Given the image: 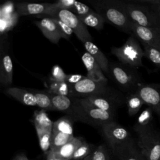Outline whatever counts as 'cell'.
<instances>
[{
  "label": "cell",
  "instance_id": "25",
  "mask_svg": "<svg viewBox=\"0 0 160 160\" xmlns=\"http://www.w3.org/2000/svg\"><path fill=\"white\" fill-rule=\"evenodd\" d=\"M72 121L68 116H63L53 122L52 131L74 136Z\"/></svg>",
  "mask_w": 160,
  "mask_h": 160
},
{
  "label": "cell",
  "instance_id": "21",
  "mask_svg": "<svg viewBox=\"0 0 160 160\" xmlns=\"http://www.w3.org/2000/svg\"><path fill=\"white\" fill-rule=\"evenodd\" d=\"M31 121L34 125L36 130L52 131L54 122L51 120L44 110L35 111Z\"/></svg>",
  "mask_w": 160,
  "mask_h": 160
},
{
  "label": "cell",
  "instance_id": "3",
  "mask_svg": "<svg viewBox=\"0 0 160 160\" xmlns=\"http://www.w3.org/2000/svg\"><path fill=\"white\" fill-rule=\"evenodd\" d=\"M111 53L121 64L129 68L136 69L143 66L142 58L144 56V51L138 39L132 34L129 36L122 46L113 47Z\"/></svg>",
  "mask_w": 160,
  "mask_h": 160
},
{
  "label": "cell",
  "instance_id": "24",
  "mask_svg": "<svg viewBox=\"0 0 160 160\" xmlns=\"http://www.w3.org/2000/svg\"><path fill=\"white\" fill-rule=\"evenodd\" d=\"M79 18L84 25L86 26H90L98 31H100L102 29L105 22L104 19L94 11L85 16Z\"/></svg>",
  "mask_w": 160,
  "mask_h": 160
},
{
  "label": "cell",
  "instance_id": "11",
  "mask_svg": "<svg viewBox=\"0 0 160 160\" xmlns=\"http://www.w3.org/2000/svg\"><path fill=\"white\" fill-rule=\"evenodd\" d=\"M130 29L131 34L141 42L160 51V28L143 27L131 21Z\"/></svg>",
  "mask_w": 160,
  "mask_h": 160
},
{
  "label": "cell",
  "instance_id": "16",
  "mask_svg": "<svg viewBox=\"0 0 160 160\" xmlns=\"http://www.w3.org/2000/svg\"><path fill=\"white\" fill-rule=\"evenodd\" d=\"M81 59L87 70V78L95 81H108L101 67L91 54L86 51L82 55Z\"/></svg>",
  "mask_w": 160,
  "mask_h": 160
},
{
  "label": "cell",
  "instance_id": "20",
  "mask_svg": "<svg viewBox=\"0 0 160 160\" xmlns=\"http://www.w3.org/2000/svg\"><path fill=\"white\" fill-rule=\"evenodd\" d=\"M85 140L81 137H74L70 141L61 147L60 148L53 150L55 153L60 158L65 160H70L76 150V149Z\"/></svg>",
  "mask_w": 160,
  "mask_h": 160
},
{
  "label": "cell",
  "instance_id": "33",
  "mask_svg": "<svg viewBox=\"0 0 160 160\" xmlns=\"http://www.w3.org/2000/svg\"><path fill=\"white\" fill-rule=\"evenodd\" d=\"M67 74L64 72L62 69L58 65H54L51 71L49 81L62 82H65Z\"/></svg>",
  "mask_w": 160,
  "mask_h": 160
},
{
  "label": "cell",
  "instance_id": "23",
  "mask_svg": "<svg viewBox=\"0 0 160 160\" xmlns=\"http://www.w3.org/2000/svg\"><path fill=\"white\" fill-rule=\"evenodd\" d=\"M126 102L128 107V112L130 116H135L144 104L141 98L136 92H131L126 96Z\"/></svg>",
  "mask_w": 160,
  "mask_h": 160
},
{
  "label": "cell",
  "instance_id": "15",
  "mask_svg": "<svg viewBox=\"0 0 160 160\" xmlns=\"http://www.w3.org/2000/svg\"><path fill=\"white\" fill-rule=\"evenodd\" d=\"M113 153L118 160H146L133 138Z\"/></svg>",
  "mask_w": 160,
  "mask_h": 160
},
{
  "label": "cell",
  "instance_id": "27",
  "mask_svg": "<svg viewBox=\"0 0 160 160\" xmlns=\"http://www.w3.org/2000/svg\"><path fill=\"white\" fill-rule=\"evenodd\" d=\"M48 89L46 90L51 94L70 96V86L65 81L62 82L49 81Z\"/></svg>",
  "mask_w": 160,
  "mask_h": 160
},
{
  "label": "cell",
  "instance_id": "19",
  "mask_svg": "<svg viewBox=\"0 0 160 160\" xmlns=\"http://www.w3.org/2000/svg\"><path fill=\"white\" fill-rule=\"evenodd\" d=\"M83 45L86 52L92 56L101 67L102 71L105 73H109L110 65L108 59L101 49L91 41L85 42Z\"/></svg>",
  "mask_w": 160,
  "mask_h": 160
},
{
  "label": "cell",
  "instance_id": "30",
  "mask_svg": "<svg viewBox=\"0 0 160 160\" xmlns=\"http://www.w3.org/2000/svg\"><path fill=\"white\" fill-rule=\"evenodd\" d=\"M141 44L144 51V56L155 66L160 68V51L144 42H141Z\"/></svg>",
  "mask_w": 160,
  "mask_h": 160
},
{
  "label": "cell",
  "instance_id": "4",
  "mask_svg": "<svg viewBox=\"0 0 160 160\" xmlns=\"http://www.w3.org/2000/svg\"><path fill=\"white\" fill-rule=\"evenodd\" d=\"M124 7L132 22L143 27L160 28V17L150 6L132 1H124Z\"/></svg>",
  "mask_w": 160,
  "mask_h": 160
},
{
  "label": "cell",
  "instance_id": "18",
  "mask_svg": "<svg viewBox=\"0 0 160 160\" xmlns=\"http://www.w3.org/2000/svg\"><path fill=\"white\" fill-rule=\"evenodd\" d=\"M13 66L11 58L7 54H2L0 61V82L3 86L12 84Z\"/></svg>",
  "mask_w": 160,
  "mask_h": 160
},
{
  "label": "cell",
  "instance_id": "35",
  "mask_svg": "<svg viewBox=\"0 0 160 160\" xmlns=\"http://www.w3.org/2000/svg\"><path fill=\"white\" fill-rule=\"evenodd\" d=\"M71 11L76 14L78 16L81 17L91 12L92 11H93V10L86 4L75 1L73 8Z\"/></svg>",
  "mask_w": 160,
  "mask_h": 160
},
{
  "label": "cell",
  "instance_id": "42",
  "mask_svg": "<svg viewBox=\"0 0 160 160\" xmlns=\"http://www.w3.org/2000/svg\"><path fill=\"white\" fill-rule=\"evenodd\" d=\"M70 160H72V159H70Z\"/></svg>",
  "mask_w": 160,
  "mask_h": 160
},
{
  "label": "cell",
  "instance_id": "5",
  "mask_svg": "<svg viewBox=\"0 0 160 160\" xmlns=\"http://www.w3.org/2000/svg\"><path fill=\"white\" fill-rule=\"evenodd\" d=\"M135 70L121 63L109 66V72L114 82L128 94L135 92L141 85L139 75Z\"/></svg>",
  "mask_w": 160,
  "mask_h": 160
},
{
  "label": "cell",
  "instance_id": "17",
  "mask_svg": "<svg viewBox=\"0 0 160 160\" xmlns=\"http://www.w3.org/2000/svg\"><path fill=\"white\" fill-rule=\"evenodd\" d=\"M5 92L24 105L30 106H36L35 96L30 89L11 87L6 89Z\"/></svg>",
  "mask_w": 160,
  "mask_h": 160
},
{
  "label": "cell",
  "instance_id": "36",
  "mask_svg": "<svg viewBox=\"0 0 160 160\" xmlns=\"http://www.w3.org/2000/svg\"><path fill=\"white\" fill-rule=\"evenodd\" d=\"M74 2V0H59L52 3V5L57 9H66L71 11Z\"/></svg>",
  "mask_w": 160,
  "mask_h": 160
},
{
  "label": "cell",
  "instance_id": "29",
  "mask_svg": "<svg viewBox=\"0 0 160 160\" xmlns=\"http://www.w3.org/2000/svg\"><path fill=\"white\" fill-rule=\"evenodd\" d=\"M38 137L39 144L41 150L46 154L51 149V136L52 131L36 130Z\"/></svg>",
  "mask_w": 160,
  "mask_h": 160
},
{
  "label": "cell",
  "instance_id": "22",
  "mask_svg": "<svg viewBox=\"0 0 160 160\" xmlns=\"http://www.w3.org/2000/svg\"><path fill=\"white\" fill-rule=\"evenodd\" d=\"M34 94L36 106L44 111H55L51 99V94L46 90L30 89Z\"/></svg>",
  "mask_w": 160,
  "mask_h": 160
},
{
  "label": "cell",
  "instance_id": "31",
  "mask_svg": "<svg viewBox=\"0 0 160 160\" xmlns=\"http://www.w3.org/2000/svg\"><path fill=\"white\" fill-rule=\"evenodd\" d=\"M152 110L149 107L146 108L140 114L134 126L137 127H142L151 124L152 121Z\"/></svg>",
  "mask_w": 160,
  "mask_h": 160
},
{
  "label": "cell",
  "instance_id": "37",
  "mask_svg": "<svg viewBox=\"0 0 160 160\" xmlns=\"http://www.w3.org/2000/svg\"><path fill=\"white\" fill-rule=\"evenodd\" d=\"M86 77V76H83L82 74H67L66 82L70 86H73L83 79H84Z\"/></svg>",
  "mask_w": 160,
  "mask_h": 160
},
{
  "label": "cell",
  "instance_id": "38",
  "mask_svg": "<svg viewBox=\"0 0 160 160\" xmlns=\"http://www.w3.org/2000/svg\"><path fill=\"white\" fill-rule=\"evenodd\" d=\"M45 154H46V160H65V159L60 158L59 156H58L55 153V152L52 149H50Z\"/></svg>",
  "mask_w": 160,
  "mask_h": 160
},
{
  "label": "cell",
  "instance_id": "43",
  "mask_svg": "<svg viewBox=\"0 0 160 160\" xmlns=\"http://www.w3.org/2000/svg\"></svg>",
  "mask_w": 160,
  "mask_h": 160
},
{
  "label": "cell",
  "instance_id": "39",
  "mask_svg": "<svg viewBox=\"0 0 160 160\" xmlns=\"http://www.w3.org/2000/svg\"><path fill=\"white\" fill-rule=\"evenodd\" d=\"M12 160H29L26 154L24 152H20L17 154L12 159Z\"/></svg>",
  "mask_w": 160,
  "mask_h": 160
},
{
  "label": "cell",
  "instance_id": "28",
  "mask_svg": "<svg viewBox=\"0 0 160 160\" xmlns=\"http://www.w3.org/2000/svg\"><path fill=\"white\" fill-rule=\"evenodd\" d=\"M74 136L66 134L60 132L52 131L51 136V149L56 150L69 141H70Z\"/></svg>",
  "mask_w": 160,
  "mask_h": 160
},
{
  "label": "cell",
  "instance_id": "2",
  "mask_svg": "<svg viewBox=\"0 0 160 160\" xmlns=\"http://www.w3.org/2000/svg\"><path fill=\"white\" fill-rule=\"evenodd\" d=\"M138 135L137 144L146 160H160V134L152 124L133 127Z\"/></svg>",
  "mask_w": 160,
  "mask_h": 160
},
{
  "label": "cell",
  "instance_id": "40",
  "mask_svg": "<svg viewBox=\"0 0 160 160\" xmlns=\"http://www.w3.org/2000/svg\"><path fill=\"white\" fill-rule=\"evenodd\" d=\"M158 14V16L160 17V4H156L154 6H152L151 7Z\"/></svg>",
  "mask_w": 160,
  "mask_h": 160
},
{
  "label": "cell",
  "instance_id": "34",
  "mask_svg": "<svg viewBox=\"0 0 160 160\" xmlns=\"http://www.w3.org/2000/svg\"><path fill=\"white\" fill-rule=\"evenodd\" d=\"M51 18L56 22L59 30L60 31L62 34V38L69 40L71 37L72 33H74L73 31L68 25H66L64 22H62L61 19H58V18H56V17H51Z\"/></svg>",
  "mask_w": 160,
  "mask_h": 160
},
{
  "label": "cell",
  "instance_id": "14",
  "mask_svg": "<svg viewBox=\"0 0 160 160\" xmlns=\"http://www.w3.org/2000/svg\"><path fill=\"white\" fill-rule=\"evenodd\" d=\"M34 24L51 42L58 44L59 40L62 38L56 22L51 17H44L38 21H35Z\"/></svg>",
  "mask_w": 160,
  "mask_h": 160
},
{
  "label": "cell",
  "instance_id": "32",
  "mask_svg": "<svg viewBox=\"0 0 160 160\" xmlns=\"http://www.w3.org/2000/svg\"><path fill=\"white\" fill-rule=\"evenodd\" d=\"M89 158L90 160H111L108 149L104 144L98 146Z\"/></svg>",
  "mask_w": 160,
  "mask_h": 160
},
{
  "label": "cell",
  "instance_id": "26",
  "mask_svg": "<svg viewBox=\"0 0 160 160\" xmlns=\"http://www.w3.org/2000/svg\"><path fill=\"white\" fill-rule=\"evenodd\" d=\"M96 147L91 144L84 141L75 151L71 159L72 160H84L86 158L90 156L96 149Z\"/></svg>",
  "mask_w": 160,
  "mask_h": 160
},
{
  "label": "cell",
  "instance_id": "41",
  "mask_svg": "<svg viewBox=\"0 0 160 160\" xmlns=\"http://www.w3.org/2000/svg\"><path fill=\"white\" fill-rule=\"evenodd\" d=\"M84 160H90V158H89V156L88 157L84 159Z\"/></svg>",
  "mask_w": 160,
  "mask_h": 160
},
{
  "label": "cell",
  "instance_id": "6",
  "mask_svg": "<svg viewBox=\"0 0 160 160\" xmlns=\"http://www.w3.org/2000/svg\"><path fill=\"white\" fill-rule=\"evenodd\" d=\"M101 128L102 133L112 152L125 145L132 139L130 132L115 121L106 123Z\"/></svg>",
  "mask_w": 160,
  "mask_h": 160
},
{
  "label": "cell",
  "instance_id": "7",
  "mask_svg": "<svg viewBox=\"0 0 160 160\" xmlns=\"http://www.w3.org/2000/svg\"><path fill=\"white\" fill-rule=\"evenodd\" d=\"M111 89L108 86V81H95L86 77L77 84L70 86V96L86 98L108 92Z\"/></svg>",
  "mask_w": 160,
  "mask_h": 160
},
{
  "label": "cell",
  "instance_id": "10",
  "mask_svg": "<svg viewBox=\"0 0 160 160\" xmlns=\"http://www.w3.org/2000/svg\"><path fill=\"white\" fill-rule=\"evenodd\" d=\"M78 99L86 117L88 124L101 127L106 123L114 121L115 114L94 106L85 98Z\"/></svg>",
  "mask_w": 160,
  "mask_h": 160
},
{
  "label": "cell",
  "instance_id": "9",
  "mask_svg": "<svg viewBox=\"0 0 160 160\" xmlns=\"http://www.w3.org/2000/svg\"><path fill=\"white\" fill-rule=\"evenodd\" d=\"M51 17L58 18L64 22L73 31V32L82 43L89 41H91L92 37L86 26L72 11L66 9H57Z\"/></svg>",
  "mask_w": 160,
  "mask_h": 160
},
{
  "label": "cell",
  "instance_id": "13",
  "mask_svg": "<svg viewBox=\"0 0 160 160\" xmlns=\"http://www.w3.org/2000/svg\"><path fill=\"white\" fill-rule=\"evenodd\" d=\"M16 12L19 16L36 15L38 17H51L57 10L52 3L19 2L15 5Z\"/></svg>",
  "mask_w": 160,
  "mask_h": 160
},
{
  "label": "cell",
  "instance_id": "1",
  "mask_svg": "<svg viewBox=\"0 0 160 160\" xmlns=\"http://www.w3.org/2000/svg\"><path fill=\"white\" fill-rule=\"evenodd\" d=\"M107 22L126 33L131 34V21L124 7V1L119 0H94L88 1Z\"/></svg>",
  "mask_w": 160,
  "mask_h": 160
},
{
  "label": "cell",
  "instance_id": "8",
  "mask_svg": "<svg viewBox=\"0 0 160 160\" xmlns=\"http://www.w3.org/2000/svg\"><path fill=\"white\" fill-rule=\"evenodd\" d=\"M94 106L115 114L117 108L126 102V97L112 88L108 92L85 98Z\"/></svg>",
  "mask_w": 160,
  "mask_h": 160
},
{
  "label": "cell",
  "instance_id": "12",
  "mask_svg": "<svg viewBox=\"0 0 160 160\" xmlns=\"http://www.w3.org/2000/svg\"><path fill=\"white\" fill-rule=\"evenodd\" d=\"M144 104L160 116V84H141L135 91Z\"/></svg>",
  "mask_w": 160,
  "mask_h": 160
}]
</instances>
